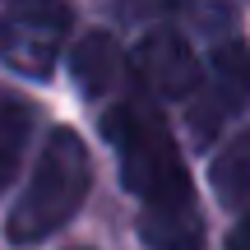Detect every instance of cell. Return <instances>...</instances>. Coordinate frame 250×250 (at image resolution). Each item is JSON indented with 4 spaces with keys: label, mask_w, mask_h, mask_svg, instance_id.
Here are the masks:
<instances>
[{
    "label": "cell",
    "mask_w": 250,
    "mask_h": 250,
    "mask_svg": "<svg viewBox=\"0 0 250 250\" xmlns=\"http://www.w3.org/2000/svg\"><path fill=\"white\" fill-rule=\"evenodd\" d=\"M125 23H148V19H167L171 9H181L186 0H111Z\"/></svg>",
    "instance_id": "30bf717a"
},
{
    "label": "cell",
    "mask_w": 250,
    "mask_h": 250,
    "mask_svg": "<svg viewBox=\"0 0 250 250\" xmlns=\"http://www.w3.org/2000/svg\"><path fill=\"white\" fill-rule=\"evenodd\" d=\"M102 134H107V144L121 158L125 190H134V195L144 199V208L195 199L190 176H186V162H181V148H176V139H171L167 121H162L158 111L139 107V102H121L116 111H107Z\"/></svg>",
    "instance_id": "6da1fadb"
},
{
    "label": "cell",
    "mask_w": 250,
    "mask_h": 250,
    "mask_svg": "<svg viewBox=\"0 0 250 250\" xmlns=\"http://www.w3.org/2000/svg\"><path fill=\"white\" fill-rule=\"evenodd\" d=\"M139 236H144L148 250H204V218H199L195 199H186V204H162V208H144Z\"/></svg>",
    "instance_id": "8992f818"
},
{
    "label": "cell",
    "mask_w": 250,
    "mask_h": 250,
    "mask_svg": "<svg viewBox=\"0 0 250 250\" xmlns=\"http://www.w3.org/2000/svg\"><path fill=\"white\" fill-rule=\"evenodd\" d=\"M227 250H250V213L227 232Z\"/></svg>",
    "instance_id": "8fae6325"
},
{
    "label": "cell",
    "mask_w": 250,
    "mask_h": 250,
    "mask_svg": "<svg viewBox=\"0 0 250 250\" xmlns=\"http://www.w3.org/2000/svg\"><path fill=\"white\" fill-rule=\"evenodd\" d=\"M246 102H250V51L241 42H227V46L213 51L208 79L195 93V102H190V130H195V139L208 144L223 130V121H232Z\"/></svg>",
    "instance_id": "277c9868"
},
{
    "label": "cell",
    "mask_w": 250,
    "mask_h": 250,
    "mask_svg": "<svg viewBox=\"0 0 250 250\" xmlns=\"http://www.w3.org/2000/svg\"><path fill=\"white\" fill-rule=\"evenodd\" d=\"M28 130H33V107L0 93V190L9 186V176H14V167H19V153H23Z\"/></svg>",
    "instance_id": "9c48e42d"
},
{
    "label": "cell",
    "mask_w": 250,
    "mask_h": 250,
    "mask_svg": "<svg viewBox=\"0 0 250 250\" xmlns=\"http://www.w3.org/2000/svg\"><path fill=\"white\" fill-rule=\"evenodd\" d=\"M208 181H213V195L223 199L227 208H232V204L246 208V204H250V130L236 134V139L213 158Z\"/></svg>",
    "instance_id": "ba28073f"
},
{
    "label": "cell",
    "mask_w": 250,
    "mask_h": 250,
    "mask_svg": "<svg viewBox=\"0 0 250 250\" xmlns=\"http://www.w3.org/2000/svg\"><path fill=\"white\" fill-rule=\"evenodd\" d=\"M65 33H70V9L61 0L51 5H28L0 14V61L28 79H46L56 65Z\"/></svg>",
    "instance_id": "3957f363"
},
{
    "label": "cell",
    "mask_w": 250,
    "mask_h": 250,
    "mask_svg": "<svg viewBox=\"0 0 250 250\" xmlns=\"http://www.w3.org/2000/svg\"><path fill=\"white\" fill-rule=\"evenodd\" d=\"M130 70H134V79H139L144 93L167 98V102L186 98V93H195L199 83H204L190 42H186V37H176L171 28H158V33H148L139 46H134Z\"/></svg>",
    "instance_id": "5b68a950"
},
{
    "label": "cell",
    "mask_w": 250,
    "mask_h": 250,
    "mask_svg": "<svg viewBox=\"0 0 250 250\" xmlns=\"http://www.w3.org/2000/svg\"><path fill=\"white\" fill-rule=\"evenodd\" d=\"M70 74H74V83H79L88 98L107 93L111 83H116V74H121V51H116V42H111V33H83V42L74 46V56H70Z\"/></svg>",
    "instance_id": "52a82bcc"
},
{
    "label": "cell",
    "mask_w": 250,
    "mask_h": 250,
    "mask_svg": "<svg viewBox=\"0 0 250 250\" xmlns=\"http://www.w3.org/2000/svg\"><path fill=\"white\" fill-rule=\"evenodd\" d=\"M88 186H93V162H88L83 139L74 130H51L28 190L9 208L5 236L14 246H37L42 236H51L56 227H65L79 213Z\"/></svg>",
    "instance_id": "7a4b0ae2"
},
{
    "label": "cell",
    "mask_w": 250,
    "mask_h": 250,
    "mask_svg": "<svg viewBox=\"0 0 250 250\" xmlns=\"http://www.w3.org/2000/svg\"><path fill=\"white\" fill-rule=\"evenodd\" d=\"M28 5H51V0H9V9H28Z\"/></svg>",
    "instance_id": "7c38bea8"
}]
</instances>
